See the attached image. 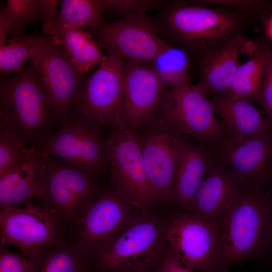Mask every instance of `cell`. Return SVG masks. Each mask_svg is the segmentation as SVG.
I'll use <instances>...</instances> for the list:
<instances>
[{"mask_svg": "<svg viewBox=\"0 0 272 272\" xmlns=\"http://www.w3.org/2000/svg\"><path fill=\"white\" fill-rule=\"evenodd\" d=\"M43 36H15L0 45V73L2 76L17 73L24 67L36 44Z\"/></svg>", "mask_w": 272, "mask_h": 272, "instance_id": "83f0119b", "label": "cell"}, {"mask_svg": "<svg viewBox=\"0 0 272 272\" xmlns=\"http://www.w3.org/2000/svg\"><path fill=\"white\" fill-rule=\"evenodd\" d=\"M219 228L220 271L252 258L267 260L272 238V197L264 187L239 183Z\"/></svg>", "mask_w": 272, "mask_h": 272, "instance_id": "6da1fadb", "label": "cell"}, {"mask_svg": "<svg viewBox=\"0 0 272 272\" xmlns=\"http://www.w3.org/2000/svg\"><path fill=\"white\" fill-rule=\"evenodd\" d=\"M64 122L34 146L43 154L98 177L109 168L108 144L103 128L77 109Z\"/></svg>", "mask_w": 272, "mask_h": 272, "instance_id": "8992f818", "label": "cell"}, {"mask_svg": "<svg viewBox=\"0 0 272 272\" xmlns=\"http://www.w3.org/2000/svg\"><path fill=\"white\" fill-rule=\"evenodd\" d=\"M30 58L44 86L55 118L65 122L74 111L85 78L64 48L48 36L36 44Z\"/></svg>", "mask_w": 272, "mask_h": 272, "instance_id": "4fadbf2b", "label": "cell"}, {"mask_svg": "<svg viewBox=\"0 0 272 272\" xmlns=\"http://www.w3.org/2000/svg\"><path fill=\"white\" fill-rule=\"evenodd\" d=\"M85 79L75 108L102 128L118 122L126 77L125 60L114 54Z\"/></svg>", "mask_w": 272, "mask_h": 272, "instance_id": "9a60e30c", "label": "cell"}, {"mask_svg": "<svg viewBox=\"0 0 272 272\" xmlns=\"http://www.w3.org/2000/svg\"><path fill=\"white\" fill-rule=\"evenodd\" d=\"M9 122L0 118V175L24 161L35 150Z\"/></svg>", "mask_w": 272, "mask_h": 272, "instance_id": "4316f807", "label": "cell"}, {"mask_svg": "<svg viewBox=\"0 0 272 272\" xmlns=\"http://www.w3.org/2000/svg\"><path fill=\"white\" fill-rule=\"evenodd\" d=\"M270 193H272V188H271V191H270Z\"/></svg>", "mask_w": 272, "mask_h": 272, "instance_id": "ab89813d", "label": "cell"}, {"mask_svg": "<svg viewBox=\"0 0 272 272\" xmlns=\"http://www.w3.org/2000/svg\"><path fill=\"white\" fill-rule=\"evenodd\" d=\"M162 38L179 48L195 51L211 50L220 42H227L238 28L233 15L202 6H189L181 2L167 6L153 20ZM210 50V51H211Z\"/></svg>", "mask_w": 272, "mask_h": 272, "instance_id": "277c9868", "label": "cell"}, {"mask_svg": "<svg viewBox=\"0 0 272 272\" xmlns=\"http://www.w3.org/2000/svg\"><path fill=\"white\" fill-rule=\"evenodd\" d=\"M0 118L12 124L29 144L48 134L54 118L48 95L30 58L27 65L0 80Z\"/></svg>", "mask_w": 272, "mask_h": 272, "instance_id": "5b68a950", "label": "cell"}, {"mask_svg": "<svg viewBox=\"0 0 272 272\" xmlns=\"http://www.w3.org/2000/svg\"><path fill=\"white\" fill-rule=\"evenodd\" d=\"M89 30L106 54H116L125 60L153 63L173 46L162 38L145 11L126 15L119 21Z\"/></svg>", "mask_w": 272, "mask_h": 272, "instance_id": "7c38bea8", "label": "cell"}, {"mask_svg": "<svg viewBox=\"0 0 272 272\" xmlns=\"http://www.w3.org/2000/svg\"><path fill=\"white\" fill-rule=\"evenodd\" d=\"M239 183L272 184V129L241 142L227 140L215 151Z\"/></svg>", "mask_w": 272, "mask_h": 272, "instance_id": "e0dca14e", "label": "cell"}, {"mask_svg": "<svg viewBox=\"0 0 272 272\" xmlns=\"http://www.w3.org/2000/svg\"><path fill=\"white\" fill-rule=\"evenodd\" d=\"M134 135L158 200L162 207L171 209L176 172L190 138L169 124L158 113Z\"/></svg>", "mask_w": 272, "mask_h": 272, "instance_id": "ba28073f", "label": "cell"}, {"mask_svg": "<svg viewBox=\"0 0 272 272\" xmlns=\"http://www.w3.org/2000/svg\"><path fill=\"white\" fill-rule=\"evenodd\" d=\"M191 140L188 141L181 158L173 187L171 209L177 213H188L215 158V151L201 143Z\"/></svg>", "mask_w": 272, "mask_h": 272, "instance_id": "ac0fdd59", "label": "cell"}, {"mask_svg": "<svg viewBox=\"0 0 272 272\" xmlns=\"http://www.w3.org/2000/svg\"><path fill=\"white\" fill-rule=\"evenodd\" d=\"M107 139L112 189L139 210L156 212L162 206L151 183L134 133L117 122Z\"/></svg>", "mask_w": 272, "mask_h": 272, "instance_id": "52a82bcc", "label": "cell"}, {"mask_svg": "<svg viewBox=\"0 0 272 272\" xmlns=\"http://www.w3.org/2000/svg\"><path fill=\"white\" fill-rule=\"evenodd\" d=\"M41 158L35 148L24 161L0 175L1 209L21 206L35 198Z\"/></svg>", "mask_w": 272, "mask_h": 272, "instance_id": "7402d4cb", "label": "cell"}, {"mask_svg": "<svg viewBox=\"0 0 272 272\" xmlns=\"http://www.w3.org/2000/svg\"><path fill=\"white\" fill-rule=\"evenodd\" d=\"M89 272H101V271H95L89 270Z\"/></svg>", "mask_w": 272, "mask_h": 272, "instance_id": "f35d334b", "label": "cell"}, {"mask_svg": "<svg viewBox=\"0 0 272 272\" xmlns=\"http://www.w3.org/2000/svg\"><path fill=\"white\" fill-rule=\"evenodd\" d=\"M155 272H193L188 269L167 247Z\"/></svg>", "mask_w": 272, "mask_h": 272, "instance_id": "836d02e7", "label": "cell"}, {"mask_svg": "<svg viewBox=\"0 0 272 272\" xmlns=\"http://www.w3.org/2000/svg\"><path fill=\"white\" fill-rule=\"evenodd\" d=\"M268 258L272 259V238H271V244H270V248L269 250V253L268 255Z\"/></svg>", "mask_w": 272, "mask_h": 272, "instance_id": "8d00e7d4", "label": "cell"}, {"mask_svg": "<svg viewBox=\"0 0 272 272\" xmlns=\"http://www.w3.org/2000/svg\"><path fill=\"white\" fill-rule=\"evenodd\" d=\"M44 18L42 0H7L0 11V45H5L8 37L20 36L30 23Z\"/></svg>", "mask_w": 272, "mask_h": 272, "instance_id": "cb8c5ba5", "label": "cell"}, {"mask_svg": "<svg viewBox=\"0 0 272 272\" xmlns=\"http://www.w3.org/2000/svg\"><path fill=\"white\" fill-rule=\"evenodd\" d=\"M267 32L268 36L272 40V16L270 18L267 25Z\"/></svg>", "mask_w": 272, "mask_h": 272, "instance_id": "d590c367", "label": "cell"}, {"mask_svg": "<svg viewBox=\"0 0 272 272\" xmlns=\"http://www.w3.org/2000/svg\"><path fill=\"white\" fill-rule=\"evenodd\" d=\"M44 254L28 257L12 252L1 244L0 272H39Z\"/></svg>", "mask_w": 272, "mask_h": 272, "instance_id": "4dcf8cb0", "label": "cell"}, {"mask_svg": "<svg viewBox=\"0 0 272 272\" xmlns=\"http://www.w3.org/2000/svg\"><path fill=\"white\" fill-rule=\"evenodd\" d=\"M173 213L166 227L167 247L191 271L219 272V226L187 213Z\"/></svg>", "mask_w": 272, "mask_h": 272, "instance_id": "5bb4252c", "label": "cell"}, {"mask_svg": "<svg viewBox=\"0 0 272 272\" xmlns=\"http://www.w3.org/2000/svg\"><path fill=\"white\" fill-rule=\"evenodd\" d=\"M239 183L215 153L212 165L193 198L188 214L219 226Z\"/></svg>", "mask_w": 272, "mask_h": 272, "instance_id": "d6986e66", "label": "cell"}, {"mask_svg": "<svg viewBox=\"0 0 272 272\" xmlns=\"http://www.w3.org/2000/svg\"><path fill=\"white\" fill-rule=\"evenodd\" d=\"M106 9L124 16L155 9L162 3L153 0H104Z\"/></svg>", "mask_w": 272, "mask_h": 272, "instance_id": "d6a6232c", "label": "cell"}, {"mask_svg": "<svg viewBox=\"0 0 272 272\" xmlns=\"http://www.w3.org/2000/svg\"><path fill=\"white\" fill-rule=\"evenodd\" d=\"M209 99L228 140L239 142L272 129V122L251 100L227 97Z\"/></svg>", "mask_w": 272, "mask_h": 272, "instance_id": "44dd1931", "label": "cell"}, {"mask_svg": "<svg viewBox=\"0 0 272 272\" xmlns=\"http://www.w3.org/2000/svg\"><path fill=\"white\" fill-rule=\"evenodd\" d=\"M57 23L81 28H97L104 24L103 14L107 10L104 0H63Z\"/></svg>", "mask_w": 272, "mask_h": 272, "instance_id": "484cf974", "label": "cell"}, {"mask_svg": "<svg viewBox=\"0 0 272 272\" xmlns=\"http://www.w3.org/2000/svg\"><path fill=\"white\" fill-rule=\"evenodd\" d=\"M266 60L260 92V104L268 119L272 122V48L263 47Z\"/></svg>", "mask_w": 272, "mask_h": 272, "instance_id": "1f68e13d", "label": "cell"}, {"mask_svg": "<svg viewBox=\"0 0 272 272\" xmlns=\"http://www.w3.org/2000/svg\"><path fill=\"white\" fill-rule=\"evenodd\" d=\"M219 272H228V268L224 269L223 270L219 271Z\"/></svg>", "mask_w": 272, "mask_h": 272, "instance_id": "74e56055", "label": "cell"}, {"mask_svg": "<svg viewBox=\"0 0 272 272\" xmlns=\"http://www.w3.org/2000/svg\"><path fill=\"white\" fill-rule=\"evenodd\" d=\"M265 60V52L263 48L256 51L248 61L239 65L226 97L254 100L260 104Z\"/></svg>", "mask_w": 272, "mask_h": 272, "instance_id": "d4e9b609", "label": "cell"}, {"mask_svg": "<svg viewBox=\"0 0 272 272\" xmlns=\"http://www.w3.org/2000/svg\"><path fill=\"white\" fill-rule=\"evenodd\" d=\"M194 3L202 6L213 4L225 5L234 8L241 9V10H249L250 11L264 8L265 6V3L263 2L250 1H208L194 2Z\"/></svg>", "mask_w": 272, "mask_h": 272, "instance_id": "e575fe53", "label": "cell"}, {"mask_svg": "<svg viewBox=\"0 0 272 272\" xmlns=\"http://www.w3.org/2000/svg\"><path fill=\"white\" fill-rule=\"evenodd\" d=\"M125 63L124 94L118 122L135 133L158 112L169 87L153 65Z\"/></svg>", "mask_w": 272, "mask_h": 272, "instance_id": "2e32d148", "label": "cell"}, {"mask_svg": "<svg viewBox=\"0 0 272 272\" xmlns=\"http://www.w3.org/2000/svg\"><path fill=\"white\" fill-rule=\"evenodd\" d=\"M157 113L177 130L214 151L228 140L209 98L190 80L169 88Z\"/></svg>", "mask_w": 272, "mask_h": 272, "instance_id": "8fae6325", "label": "cell"}, {"mask_svg": "<svg viewBox=\"0 0 272 272\" xmlns=\"http://www.w3.org/2000/svg\"><path fill=\"white\" fill-rule=\"evenodd\" d=\"M41 153V152H40ZM35 198L65 225L67 234L80 221L101 190L97 177L42 153Z\"/></svg>", "mask_w": 272, "mask_h": 272, "instance_id": "3957f363", "label": "cell"}, {"mask_svg": "<svg viewBox=\"0 0 272 272\" xmlns=\"http://www.w3.org/2000/svg\"><path fill=\"white\" fill-rule=\"evenodd\" d=\"M47 36L63 47L82 74L87 73L93 66L105 62L108 58L102 53L91 34L81 28L56 23Z\"/></svg>", "mask_w": 272, "mask_h": 272, "instance_id": "603a6c76", "label": "cell"}, {"mask_svg": "<svg viewBox=\"0 0 272 272\" xmlns=\"http://www.w3.org/2000/svg\"><path fill=\"white\" fill-rule=\"evenodd\" d=\"M167 222L156 212L142 211L137 218L89 263L101 272H155L167 245Z\"/></svg>", "mask_w": 272, "mask_h": 272, "instance_id": "7a4b0ae2", "label": "cell"}, {"mask_svg": "<svg viewBox=\"0 0 272 272\" xmlns=\"http://www.w3.org/2000/svg\"><path fill=\"white\" fill-rule=\"evenodd\" d=\"M188 58L183 49L176 46L154 62L153 65L169 87L190 80L187 71Z\"/></svg>", "mask_w": 272, "mask_h": 272, "instance_id": "f546056e", "label": "cell"}, {"mask_svg": "<svg viewBox=\"0 0 272 272\" xmlns=\"http://www.w3.org/2000/svg\"><path fill=\"white\" fill-rule=\"evenodd\" d=\"M141 211L121 198L109 185L101 190L66 239L89 263Z\"/></svg>", "mask_w": 272, "mask_h": 272, "instance_id": "30bf717a", "label": "cell"}, {"mask_svg": "<svg viewBox=\"0 0 272 272\" xmlns=\"http://www.w3.org/2000/svg\"><path fill=\"white\" fill-rule=\"evenodd\" d=\"M88 262L67 239L44 254L39 272H89Z\"/></svg>", "mask_w": 272, "mask_h": 272, "instance_id": "f1b7e54d", "label": "cell"}, {"mask_svg": "<svg viewBox=\"0 0 272 272\" xmlns=\"http://www.w3.org/2000/svg\"><path fill=\"white\" fill-rule=\"evenodd\" d=\"M62 222L32 200L21 206L1 209V244L17 247L24 256L38 257L66 239Z\"/></svg>", "mask_w": 272, "mask_h": 272, "instance_id": "9c48e42d", "label": "cell"}, {"mask_svg": "<svg viewBox=\"0 0 272 272\" xmlns=\"http://www.w3.org/2000/svg\"><path fill=\"white\" fill-rule=\"evenodd\" d=\"M245 42L238 35L207 52L201 61L199 81L195 87L207 97H226L240 64V51Z\"/></svg>", "mask_w": 272, "mask_h": 272, "instance_id": "ffe728a7", "label": "cell"}]
</instances>
